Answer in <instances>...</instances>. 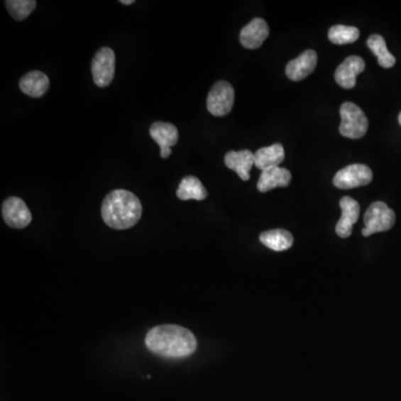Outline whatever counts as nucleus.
I'll use <instances>...</instances> for the list:
<instances>
[{
    "instance_id": "19",
    "label": "nucleus",
    "mask_w": 401,
    "mask_h": 401,
    "mask_svg": "<svg viewBox=\"0 0 401 401\" xmlns=\"http://www.w3.org/2000/svg\"><path fill=\"white\" fill-rule=\"evenodd\" d=\"M176 197L182 201H189V199H197L202 201L207 199V191L203 187L202 182L199 181L195 176H185L180 183L179 189L176 192Z\"/></svg>"
},
{
    "instance_id": "11",
    "label": "nucleus",
    "mask_w": 401,
    "mask_h": 401,
    "mask_svg": "<svg viewBox=\"0 0 401 401\" xmlns=\"http://www.w3.org/2000/svg\"><path fill=\"white\" fill-rule=\"evenodd\" d=\"M366 62L359 56H349L340 64L334 73V79L344 89H351L356 86V78L363 73Z\"/></svg>"
},
{
    "instance_id": "1",
    "label": "nucleus",
    "mask_w": 401,
    "mask_h": 401,
    "mask_svg": "<svg viewBox=\"0 0 401 401\" xmlns=\"http://www.w3.org/2000/svg\"><path fill=\"white\" fill-rule=\"evenodd\" d=\"M145 344L154 355L163 358L189 357L197 350L194 334L176 324L154 326L146 334Z\"/></svg>"
},
{
    "instance_id": "22",
    "label": "nucleus",
    "mask_w": 401,
    "mask_h": 401,
    "mask_svg": "<svg viewBox=\"0 0 401 401\" xmlns=\"http://www.w3.org/2000/svg\"><path fill=\"white\" fill-rule=\"evenodd\" d=\"M6 8L15 21H25L34 11L37 3L35 0H7Z\"/></svg>"
},
{
    "instance_id": "13",
    "label": "nucleus",
    "mask_w": 401,
    "mask_h": 401,
    "mask_svg": "<svg viewBox=\"0 0 401 401\" xmlns=\"http://www.w3.org/2000/svg\"><path fill=\"white\" fill-rule=\"evenodd\" d=\"M341 207V219L336 223V234L342 238H347L351 236L352 226L357 222L360 215V205L356 199L349 197H344L340 199Z\"/></svg>"
},
{
    "instance_id": "2",
    "label": "nucleus",
    "mask_w": 401,
    "mask_h": 401,
    "mask_svg": "<svg viewBox=\"0 0 401 401\" xmlns=\"http://www.w3.org/2000/svg\"><path fill=\"white\" fill-rule=\"evenodd\" d=\"M142 212L138 197L126 189L111 191L101 204V218L106 226L114 230H127L136 226Z\"/></svg>"
},
{
    "instance_id": "3",
    "label": "nucleus",
    "mask_w": 401,
    "mask_h": 401,
    "mask_svg": "<svg viewBox=\"0 0 401 401\" xmlns=\"http://www.w3.org/2000/svg\"><path fill=\"white\" fill-rule=\"evenodd\" d=\"M340 116L341 124L339 131L342 136L352 140H359L365 136L369 122L363 109L358 105L351 101L342 104L340 107Z\"/></svg>"
},
{
    "instance_id": "8",
    "label": "nucleus",
    "mask_w": 401,
    "mask_h": 401,
    "mask_svg": "<svg viewBox=\"0 0 401 401\" xmlns=\"http://www.w3.org/2000/svg\"><path fill=\"white\" fill-rule=\"evenodd\" d=\"M6 224L13 229H25L31 224L33 216L26 203L19 197H8L1 207Z\"/></svg>"
},
{
    "instance_id": "21",
    "label": "nucleus",
    "mask_w": 401,
    "mask_h": 401,
    "mask_svg": "<svg viewBox=\"0 0 401 401\" xmlns=\"http://www.w3.org/2000/svg\"><path fill=\"white\" fill-rule=\"evenodd\" d=\"M360 31L357 27L336 25L329 29L328 37L330 42L336 45L352 44L357 42Z\"/></svg>"
},
{
    "instance_id": "6",
    "label": "nucleus",
    "mask_w": 401,
    "mask_h": 401,
    "mask_svg": "<svg viewBox=\"0 0 401 401\" xmlns=\"http://www.w3.org/2000/svg\"><path fill=\"white\" fill-rule=\"evenodd\" d=\"M373 173L369 166L365 164H352L342 168L334 175V187L341 189H351L356 187H366L370 184Z\"/></svg>"
},
{
    "instance_id": "5",
    "label": "nucleus",
    "mask_w": 401,
    "mask_h": 401,
    "mask_svg": "<svg viewBox=\"0 0 401 401\" xmlns=\"http://www.w3.org/2000/svg\"><path fill=\"white\" fill-rule=\"evenodd\" d=\"M234 88L226 80H220L213 85L207 95V111L213 116H226L232 111L234 105Z\"/></svg>"
},
{
    "instance_id": "4",
    "label": "nucleus",
    "mask_w": 401,
    "mask_h": 401,
    "mask_svg": "<svg viewBox=\"0 0 401 401\" xmlns=\"http://www.w3.org/2000/svg\"><path fill=\"white\" fill-rule=\"evenodd\" d=\"M365 229L363 236L365 238L379 232H386L395 226L396 214L385 202H375L369 207L366 212Z\"/></svg>"
},
{
    "instance_id": "17",
    "label": "nucleus",
    "mask_w": 401,
    "mask_h": 401,
    "mask_svg": "<svg viewBox=\"0 0 401 401\" xmlns=\"http://www.w3.org/2000/svg\"><path fill=\"white\" fill-rule=\"evenodd\" d=\"M285 155L282 144L277 143L273 145L256 150L254 154V165L262 172L267 171L270 168L279 167L280 164L285 160Z\"/></svg>"
},
{
    "instance_id": "14",
    "label": "nucleus",
    "mask_w": 401,
    "mask_h": 401,
    "mask_svg": "<svg viewBox=\"0 0 401 401\" xmlns=\"http://www.w3.org/2000/svg\"><path fill=\"white\" fill-rule=\"evenodd\" d=\"M226 167L234 170L242 181L250 180V171L254 165V154L251 150H231L224 158Z\"/></svg>"
},
{
    "instance_id": "20",
    "label": "nucleus",
    "mask_w": 401,
    "mask_h": 401,
    "mask_svg": "<svg viewBox=\"0 0 401 401\" xmlns=\"http://www.w3.org/2000/svg\"><path fill=\"white\" fill-rule=\"evenodd\" d=\"M369 50L378 58L379 65L383 68L394 67L396 58L387 48L386 40L380 35H373L367 40Z\"/></svg>"
},
{
    "instance_id": "7",
    "label": "nucleus",
    "mask_w": 401,
    "mask_h": 401,
    "mask_svg": "<svg viewBox=\"0 0 401 401\" xmlns=\"http://www.w3.org/2000/svg\"><path fill=\"white\" fill-rule=\"evenodd\" d=\"M94 83L104 88L111 85L115 75V53L109 47H103L92 60Z\"/></svg>"
},
{
    "instance_id": "16",
    "label": "nucleus",
    "mask_w": 401,
    "mask_h": 401,
    "mask_svg": "<svg viewBox=\"0 0 401 401\" xmlns=\"http://www.w3.org/2000/svg\"><path fill=\"white\" fill-rule=\"evenodd\" d=\"M292 175L290 171L285 167L270 168L267 171L262 172L258 182V189L261 193H267L275 187H285L291 183Z\"/></svg>"
},
{
    "instance_id": "15",
    "label": "nucleus",
    "mask_w": 401,
    "mask_h": 401,
    "mask_svg": "<svg viewBox=\"0 0 401 401\" xmlns=\"http://www.w3.org/2000/svg\"><path fill=\"white\" fill-rule=\"evenodd\" d=\"M19 88L23 94L38 99L50 89V78L40 70H33L21 78Z\"/></svg>"
},
{
    "instance_id": "24",
    "label": "nucleus",
    "mask_w": 401,
    "mask_h": 401,
    "mask_svg": "<svg viewBox=\"0 0 401 401\" xmlns=\"http://www.w3.org/2000/svg\"><path fill=\"white\" fill-rule=\"evenodd\" d=\"M398 121H399V124H400V125H401V111H400V114H399V119H398Z\"/></svg>"
},
{
    "instance_id": "18",
    "label": "nucleus",
    "mask_w": 401,
    "mask_h": 401,
    "mask_svg": "<svg viewBox=\"0 0 401 401\" xmlns=\"http://www.w3.org/2000/svg\"><path fill=\"white\" fill-rule=\"evenodd\" d=\"M260 241L264 246L277 252L285 251L293 246L292 234L282 229L265 231L260 236Z\"/></svg>"
},
{
    "instance_id": "10",
    "label": "nucleus",
    "mask_w": 401,
    "mask_h": 401,
    "mask_svg": "<svg viewBox=\"0 0 401 401\" xmlns=\"http://www.w3.org/2000/svg\"><path fill=\"white\" fill-rule=\"evenodd\" d=\"M267 21L262 18L252 19L240 33L241 45L246 50H258L269 36Z\"/></svg>"
},
{
    "instance_id": "9",
    "label": "nucleus",
    "mask_w": 401,
    "mask_h": 401,
    "mask_svg": "<svg viewBox=\"0 0 401 401\" xmlns=\"http://www.w3.org/2000/svg\"><path fill=\"white\" fill-rule=\"evenodd\" d=\"M150 138H153L160 148V158H170L172 146L179 141V131L175 125L167 122H155L150 128Z\"/></svg>"
},
{
    "instance_id": "12",
    "label": "nucleus",
    "mask_w": 401,
    "mask_h": 401,
    "mask_svg": "<svg viewBox=\"0 0 401 401\" xmlns=\"http://www.w3.org/2000/svg\"><path fill=\"white\" fill-rule=\"evenodd\" d=\"M318 62V55L314 50H308L303 52L298 58L287 62L285 74L289 79L300 82L314 73Z\"/></svg>"
},
{
    "instance_id": "23",
    "label": "nucleus",
    "mask_w": 401,
    "mask_h": 401,
    "mask_svg": "<svg viewBox=\"0 0 401 401\" xmlns=\"http://www.w3.org/2000/svg\"><path fill=\"white\" fill-rule=\"evenodd\" d=\"M122 5H132L134 4V0H121Z\"/></svg>"
}]
</instances>
